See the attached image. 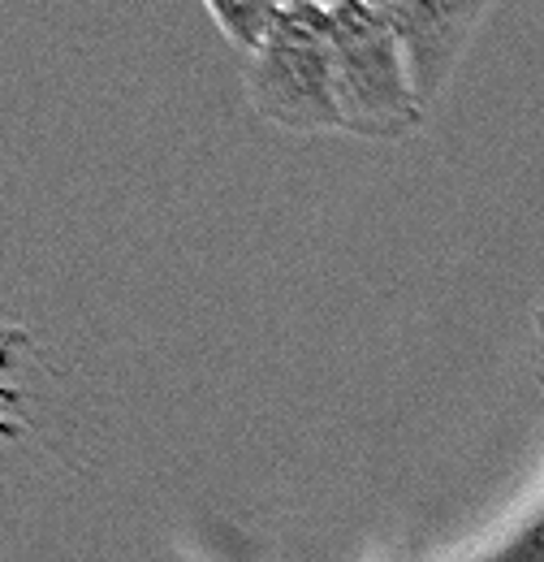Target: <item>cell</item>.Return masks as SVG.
<instances>
[{
    "mask_svg": "<svg viewBox=\"0 0 544 562\" xmlns=\"http://www.w3.org/2000/svg\"><path fill=\"white\" fill-rule=\"evenodd\" d=\"M333 91H338L341 135L359 139H407L423 122V100L415 91L407 53L394 26L359 4L333 0Z\"/></svg>",
    "mask_w": 544,
    "mask_h": 562,
    "instance_id": "6da1fadb",
    "label": "cell"
},
{
    "mask_svg": "<svg viewBox=\"0 0 544 562\" xmlns=\"http://www.w3.org/2000/svg\"><path fill=\"white\" fill-rule=\"evenodd\" d=\"M247 100L269 126L294 135L341 131L329 4L294 0L281 9L269 40L247 57Z\"/></svg>",
    "mask_w": 544,
    "mask_h": 562,
    "instance_id": "7a4b0ae2",
    "label": "cell"
},
{
    "mask_svg": "<svg viewBox=\"0 0 544 562\" xmlns=\"http://www.w3.org/2000/svg\"><path fill=\"white\" fill-rule=\"evenodd\" d=\"M492 4L497 0H389L385 9H376L407 53L410 78L423 104L445 91Z\"/></svg>",
    "mask_w": 544,
    "mask_h": 562,
    "instance_id": "3957f363",
    "label": "cell"
},
{
    "mask_svg": "<svg viewBox=\"0 0 544 562\" xmlns=\"http://www.w3.org/2000/svg\"><path fill=\"white\" fill-rule=\"evenodd\" d=\"M204 9L212 13L216 31H220L238 53L251 57V53L269 40V31L276 26L285 0H204Z\"/></svg>",
    "mask_w": 544,
    "mask_h": 562,
    "instance_id": "277c9868",
    "label": "cell"
},
{
    "mask_svg": "<svg viewBox=\"0 0 544 562\" xmlns=\"http://www.w3.org/2000/svg\"><path fill=\"white\" fill-rule=\"evenodd\" d=\"M528 562H544V532L532 537V550H528Z\"/></svg>",
    "mask_w": 544,
    "mask_h": 562,
    "instance_id": "5b68a950",
    "label": "cell"
},
{
    "mask_svg": "<svg viewBox=\"0 0 544 562\" xmlns=\"http://www.w3.org/2000/svg\"><path fill=\"white\" fill-rule=\"evenodd\" d=\"M285 4H294V0H285ZM307 4H333V0H307Z\"/></svg>",
    "mask_w": 544,
    "mask_h": 562,
    "instance_id": "8992f818",
    "label": "cell"
},
{
    "mask_svg": "<svg viewBox=\"0 0 544 562\" xmlns=\"http://www.w3.org/2000/svg\"><path fill=\"white\" fill-rule=\"evenodd\" d=\"M541 342H544V316H541Z\"/></svg>",
    "mask_w": 544,
    "mask_h": 562,
    "instance_id": "52a82bcc",
    "label": "cell"
},
{
    "mask_svg": "<svg viewBox=\"0 0 544 562\" xmlns=\"http://www.w3.org/2000/svg\"><path fill=\"white\" fill-rule=\"evenodd\" d=\"M536 532H544V519H541V528H536Z\"/></svg>",
    "mask_w": 544,
    "mask_h": 562,
    "instance_id": "ba28073f",
    "label": "cell"
}]
</instances>
